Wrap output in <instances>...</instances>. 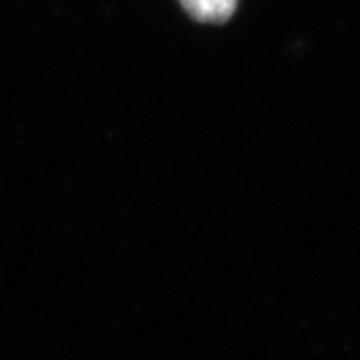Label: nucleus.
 Here are the masks:
<instances>
[{
	"instance_id": "1",
	"label": "nucleus",
	"mask_w": 360,
	"mask_h": 360,
	"mask_svg": "<svg viewBox=\"0 0 360 360\" xmlns=\"http://www.w3.org/2000/svg\"><path fill=\"white\" fill-rule=\"evenodd\" d=\"M239 0H180L183 10L201 24H225L234 17Z\"/></svg>"
}]
</instances>
